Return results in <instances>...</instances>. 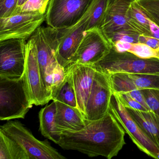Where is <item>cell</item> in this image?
Here are the masks:
<instances>
[{
	"instance_id": "1",
	"label": "cell",
	"mask_w": 159,
	"mask_h": 159,
	"mask_svg": "<svg viewBox=\"0 0 159 159\" xmlns=\"http://www.w3.org/2000/svg\"><path fill=\"white\" fill-rule=\"evenodd\" d=\"M125 131L108 111L105 116L90 122L76 132H63L58 145L64 149L78 151L89 157L111 159L125 144Z\"/></svg>"
},
{
	"instance_id": "2",
	"label": "cell",
	"mask_w": 159,
	"mask_h": 159,
	"mask_svg": "<svg viewBox=\"0 0 159 159\" xmlns=\"http://www.w3.org/2000/svg\"><path fill=\"white\" fill-rule=\"evenodd\" d=\"M93 66L107 76L117 73L159 74V57L142 58L128 51L118 52L112 46L109 53Z\"/></svg>"
},
{
	"instance_id": "3",
	"label": "cell",
	"mask_w": 159,
	"mask_h": 159,
	"mask_svg": "<svg viewBox=\"0 0 159 159\" xmlns=\"http://www.w3.org/2000/svg\"><path fill=\"white\" fill-rule=\"evenodd\" d=\"M32 106L24 76L0 77V120L24 119Z\"/></svg>"
},
{
	"instance_id": "4",
	"label": "cell",
	"mask_w": 159,
	"mask_h": 159,
	"mask_svg": "<svg viewBox=\"0 0 159 159\" xmlns=\"http://www.w3.org/2000/svg\"><path fill=\"white\" fill-rule=\"evenodd\" d=\"M0 130L15 141L27 154L30 159H66L47 140H39L20 121L8 120Z\"/></svg>"
},
{
	"instance_id": "5",
	"label": "cell",
	"mask_w": 159,
	"mask_h": 159,
	"mask_svg": "<svg viewBox=\"0 0 159 159\" xmlns=\"http://www.w3.org/2000/svg\"><path fill=\"white\" fill-rule=\"evenodd\" d=\"M93 0H50L46 19L50 26L61 30L73 26L86 14Z\"/></svg>"
},
{
	"instance_id": "6",
	"label": "cell",
	"mask_w": 159,
	"mask_h": 159,
	"mask_svg": "<svg viewBox=\"0 0 159 159\" xmlns=\"http://www.w3.org/2000/svg\"><path fill=\"white\" fill-rule=\"evenodd\" d=\"M108 111L120 123L139 150L150 157L159 159V148L158 146L133 120L114 92L111 98Z\"/></svg>"
},
{
	"instance_id": "7",
	"label": "cell",
	"mask_w": 159,
	"mask_h": 159,
	"mask_svg": "<svg viewBox=\"0 0 159 159\" xmlns=\"http://www.w3.org/2000/svg\"><path fill=\"white\" fill-rule=\"evenodd\" d=\"M135 0H108L107 8L99 29L113 44L125 35L139 36L128 24L127 12Z\"/></svg>"
},
{
	"instance_id": "8",
	"label": "cell",
	"mask_w": 159,
	"mask_h": 159,
	"mask_svg": "<svg viewBox=\"0 0 159 159\" xmlns=\"http://www.w3.org/2000/svg\"><path fill=\"white\" fill-rule=\"evenodd\" d=\"M61 33L62 30H58L51 26L39 27L30 37L37 47L39 66L45 87L46 77L60 65L57 60L56 53Z\"/></svg>"
},
{
	"instance_id": "9",
	"label": "cell",
	"mask_w": 159,
	"mask_h": 159,
	"mask_svg": "<svg viewBox=\"0 0 159 159\" xmlns=\"http://www.w3.org/2000/svg\"><path fill=\"white\" fill-rule=\"evenodd\" d=\"M26 61L24 80L31 105L43 106L52 100L42 79L38 62L37 47L30 39L26 46Z\"/></svg>"
},
{
	"instance_id": "10",
	"label": "cell",
	"mask_w": 159,
	"mask_h": 159,
	"mask_svg": "<svg viewBox=\"0 0 159 159\" xmlns=\"http://www.w3.org/2000/svg\"><path fill=\"white\" fill-rule=\"evenodd\" d=\"M25 40L12 39L0 41V77L20 78L25 72Z\"/></svg>"
},
{
	"instance_id": "11",
	"label": "cell",
	"mask_w": 159,
	"mask_h": 159,
	"mask_svg": "<svg viewBox=\"0 0 159 159\" xmlns=\"http://www.w3.org/2000/svg\"><path fill=\"white\" fill-rule=\"evenodd\" d=\"M112 93L108 76L96 70L84 117L86 125L101 119L108 112Z\"/></svg>"
},
{
	"instance_id": "12",
	"label": "cell",
	"mask_w": 159,
	"mask_h": 159,
	"mask_svg": "<svg viewBox=\"0 0 159 159\" xmlns=\"http://www.w3.org/2000/svg\"><path fill=\"white\" fill-rule=\"evenodd\" d=\"M111 48L99 29L86 30L70 64L93 66L107 56Z\"/></svg>"
},
{
	"instance_id": "13",
	"label": "cell",
	"mask_w": 159,
	"mask_h": 159,
	"mask_svg": "<svg viewBox=\"0 0 159 159\" xmlns=\"http://www.w3.org/2000/svg\"><path fill=\"white\" fill-rule=\"evenodd\" d=\"M45 20V14H19L0 18V41L12 39L26 40Z\"/></svg>"
},
{
	"instance_id": "14",
	"label": "cell",
	"mask_w": 159,
	"mask_h": 159,
	"mask_svg": "<svg viewBox=\"0 0 159 159\" xmlns=\"http://www.w3.org/2000/svg\"><path fill=\"white\" fill-rule=\"evenodd\" d=\"M89 13V8L80 22L73 26L62 30L56 57L58 64L64 68L71 63L87 30Z\"/></svg>"
},
{
	"instance_id": "15",
	"label": "cell",
	"mask_w": 159,
	"mask_h": 159,
	"mask_svg": "<svg viewBox=\"0 0 159 159\" xmlns=\"http://www.w3.org/2000/svg\"><path fill=\"white\" fill-rule=\"evenodd\" d=\"M65 69L70 73L76 94L78 108L84 117L86 103L96 70L93 66L79 64H69Z\"/></svg>"
},
{
	"instance_id": "16",
	"label": "cell",
	"mask_w": 159,
	"mask_h": 159,
	"mask_svg": "<svg viewBox=\"0 0 159 159\" xmlns=\"http://www.w3.org/2000/svg\"><path fill=\"white\" fill-rule=\"evenodd\" d=\"M55 101L57 107L55 124L59 134L63 132H79L85 127L86 124L79 109Z\"/></svg>"
},
{
	"instance_id": "17",
	"label": "cell",
	"mask_w": 159,
	"mask_h": 159,
	"mask_svg": "<svg viewBox=\"0 0 159 159\" xmlns=\"http://www.w3.org/2000/svg\"><path fill=\"white\" fill-rule=\"evenodd\" d=\"M125 108L141 130L159 148V116L151 111Z\"/></svg>"
},
{
	"instance_id": "18",
	"label": "cell",
	"mask_w": 159,
	"mask_h": 159,
	"mask_svg": "<svg viewBox=\"0 0 159 159\" xmlns=\"http://www.w3.org/2000/svg\"><path fill=\"white\" fill-rule=\"evenodd\" d=\"M56 103L55 101L43 108L39 112V130L46 138L58 144L60 135L57 131L55 124L56 113Z\"/></svg>"
},
{
	"instance_id": "19",
	"label": "cell",
	"mask_w": 159,
	"mask_h": 159,
	"mask_svg": "<svg viewBox=\"0 0 159 159\" xmlns=\"http://www.w3.org/2000/svg\"><path fill=\"white\" fill-rule=\"evenodd\" d=\"M126 16L129 25L139 35L152 38L151 30V21L144 14L135 1L130 4Z\"/></svg>"
},
{
	"instance_id": "20",
	"label": "cell",
	"mask_w": 159,
	"mask_h": 159,
	"mask_svg": "<svg viewBox=\"0 0 159 159\" xmlns=\"http://www.w3.org/2000/svg\"><path fill=\"white\" fill-rule=\"evenodd\" d=\"M0 159H30L25 151L0 130Z\"/></svg>"
},
{
	"instance_id": "21",
	"label": "cell",
	"mask_w": 159,
	"mask_h": 159,
	"mask_svg": "<svg viewBox=\"0 0 159 159\" xmlns=\"http://www.w3.org/2000/svg\"><path fill=\"white\" fill-rule=\"evenodd\" d=\"M66 70V77L52 96V100L58 101L78 108L76 94L70 73Z\"/></svg>"
},
{
	"instance_id": "22",
	"label": "cell",
	"mask_w": 159,
	"mask_h": 159,
	"mask_svg": "<svg viewBox=\"0 0 159 159\" xmlns=\"http://www.w3.org/2000/svg\"><path fill=\"white\" fill-rule=\"evenodd\" d=\"M108 0H93L89 8L87 30L99 29L107 8Z\"/></svg>"
},
{
	"instance_id": "23",
	"label": "cell",
	"mask_w": 159,
	"mask_h": 159,
	"mask_svg": "<svg viewBox=\"0 0 159 159\" xmlns=\"http://www.w3.org/2000/svg\"><path fill=\"white\" fill-rule=\"evenodd\" d=\"M128 74L138 90L159 89V74L148 73Z\"/></svg>"
},
{
	"instance_id": "24",
	"label": "cell",
	"mask_w": 159,
	"mask_h": 159,
	"mask_svg": "<svg viewBox=\"0 0 159 159\" xmlns=\"http://www.w3.org/2000/svg\"><path fill=\"white\" fill-rule=\"evenodd\" d=\"M50 0H28L20 7H17L13 15L19 14H45Z\"/></svg>"
},
{
	"instance_id": "25",
	"label": "cell",
	"mask_w": 159,
	"mask_h": 159,
	"mask_svg": "<svg viewBox=\"0 0 159 159\" xmlns=\"http://www.w3.org/2000/svg\"><path fill=\"white\" fill-rule=\"evenodd\" d=\"M140 91L150 111L159 116V89H146Z\"/></svg>"
},
{
	"instance_id": "26",
	"label": "cell",
	"mask_w": 159,
	"mask_h": 159,
	"mask_svg": "<svg viewBox=\"0 0 159 159\" xmlns=\"http://www.w3.org/2000/svg\"><path fill=\"white\" fill-rule=\"evenodd\" d=\"M128 52H131L142 58L157 57L156 50L151 48L147 44L139 43H132L131 48Z\"/></svg>"
},
{
	"instance_id": "27",
	"label": "cell",
	"mask_w": 159,
	"mask_h": 159,
	"mask_svg": "<svg viewBox=\"0 0 159 159\" xmlns=\"http://www.w3.org/2000/svg\"><path fill=\"white\" fill-rule=\"evenodd\" d=\"M18 0H0V17L12 16L18 6Z\"/></svg>"
},
{
	"instance_id": "28",
	"label": "cell",
	"mask_w": 159,
	"mask_h": 159,
	"mask_svg": "<svg viewBox=\"0 0 159 159\" xmlns=\"http://www.w3.org/2000/svg\"><path fill=\"white\" fill-rule=\"evenodd\" d=\"M116 93L120 101L125 107L132 108L139 110L148 111L140 103L131 97L127 93Z\"/></svg>"
},
{
	"instance_id": "29",
	"label": "cell",
	"mask_w": 159,
	"mask_h": 159,
	"mask_svg": "<svg viewBox=\"0 0 159 159\" xmlns=\"http://www.w3.org/2000/svg\"><path fill=\"white\" fill-rule=\"evenodd\" d=\"M140 9L159 13V0H135Z\"/></svg>"
},
{
	"instance_id": "30",
	"label": "cell",
	"mask_w": 159,
	"mask_h": 159,
	"mask_svg": "<svg viewBox=\"0 0 159 159\" xmlns=\"http://www.w3.org/2000/svg\"><path fill=\"white\" fill-rule=\"evenodd\" d=\"M138 40L139 43L147 44L154 50H157L159 48V40L155 38L139 35Z\"/></svg>"
},
{
	"instance_id": "31",
	"label": "cell",
	"mask_w": 159,
	"mask_h": 159,
	"mask_svg": "<svg viewBox=\"0 0 159 159\" xmlns=\"http://www.w3.org/2000/svg\"><path fill=\"white\" fill-rule=\"evenodd\" d=\"M126 93L128 94L131 97L137 100L138 102L140 103L148 111H150L148 105L146 104V101H145L144 97H143L140 90H134V91H130V92H127Z\"/></svg>"
},
{
	"instance_id": "32",
	"label": "cell",
	"mask_w": 159,
	"mask_h": 159,
	"mask_svg": "<svg viewBox=\"0 0 159 159\" xmlns=\"http://www.w3.org/2000/svg\"><path fill=\"white\" fill-rule=\"evenodd\" d=\"M141 10L151 21L156 24L159 27V13L150 11L143 9H141Z\"/></svg>"
},
{
	"instance_id": "33",
	"label": "cell",
	"mask_w": 159,
	"mask_h": 159,
	"mask_svg": "<svg viewBox=\"0 0 159 159\" xmlns=\"http://www.w3.org/2000/svg\"><path fill=\"white\" fill-rule=\"evenodd\" d=\"M151 30L152 33V38L159 40V27L153 22L151 23Z\"/></svg>"
},
{
	"instance_id": "34",
	"label": "cell",
	"mask_w": 159,
	"mask_h": 159,
	"mask_svg": "<svg viewBox=\"0 0 159 159\" xmlns=\"http://www.w3.org/2000/svg\"><path fill=\"white\" fill-rule=\"evenodd\" d=\"M28 0H18V6H17V7L22 6L24 3H25Z\"/></svg>"
},
{
	"instance_id": "35",
	"label": "cell",
	"mask_w": 159,
	"mask_h": 159,
	"mask_svg": "<svg viewBox=\"0 0 159 159\" xmlns=\"http://www.w3.org/2000/svg\"><path fill=\"white\" fill-rule=\"evenodd\" d=\"M156 52H157V57L159 58V48L156 50Z\"/></svg>"
}]
</instances>
